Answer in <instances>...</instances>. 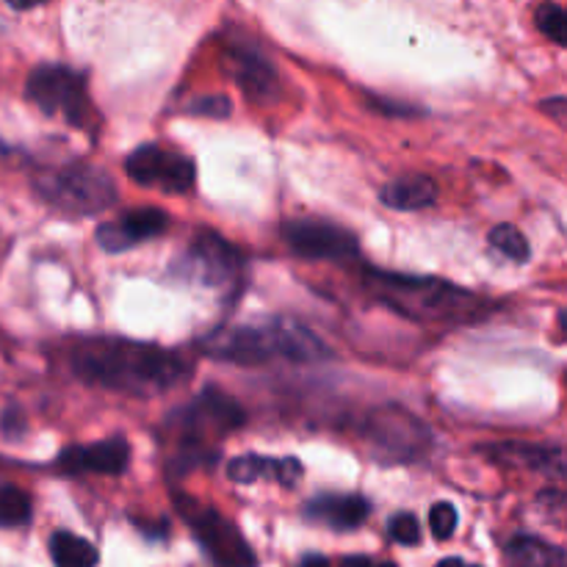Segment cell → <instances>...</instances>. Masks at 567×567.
I'll return each instance as SVG.
<instances>
[{
	"label": "cell",
	"mask_w": 567,
	"mask_h": 567,
	"mask_svg": "<svg viewBox=\"0 0 567 567\" xmlns=\"http://www.w3.org/2000/svg\"><path fill=\"white\" fill-rule=\"evenodd\" d=\"M70 369L86 385L127 396H158L194 374L186 354L131 338H83L72 347Z\"/></svg>",
	"instance_id": "6da1fadb"
},
{
	"label": "cell",
	"mask_w": 567,
	"mask_h": 567,
	"mask_svg": "<svg viewBox=\"0 0 567 567\" xmlns=\"http://www.w3.org/2000/svg\"><path fill=\"white\" fill-rule=\"evenodd\" d=\"M199 347L208 358L236 365L316 363V360L330 358V349L313 330L288 319L221 327L203 338Z\"/></svg>",
	"instance_id": "7a4b0ae2"
},
{
	"label": "cell",
	"mask_w": 567,
	"mask_h": 567,
	"mask_svg": "<svg viewBox=\"0 0 567 567\" xmlns=\"http://www.w3.org/2000/svg\"><path fill=\"white\" fill-rule=\"evenodd\" d=\"M247 415L244 408L216 388H205L203 393L177 408L166 419V437L175 446L169 460V471L175 476L197 471L199 465H214L219 457V443L230 432L241 430Z\"/></svg>",
	"instance_id": "3957f363"
},
{
	"label": "cell",
	"mask_w": 567,
	"mask_h": 567,
	"mask_svg": "<svg viewBox=\"0 0 567 567\" xmlns=\"http://www.w3.org/2000/svg\"><path fill=\"white\" fill-rule=\"evenodd\" d=\"M365 282L385 299L393 310L419 321H465L480 313V299L449 280L435 277H408L396 271H365Z\"/></svg>",
	"instance_id": "277c9868"
},
{
	"label": "cell",
	"mask_w": 567,
	"mask_h": 567,
	"mask_svg": "<svg viewBox=\"0 0 567 567\" xmlns=\"http://www.w3.org/2000/svg\"><path fill=\"white\" fill-rule=\"evenodd\" d=\"M37 194L66 216H97L116 203V183L94 164H66L42 172L33 181Z\"/></svg>",
	"instance_id": "5b68a950"
},
{
	"label": "cell",
	"mask_w": 567,
	"mask_h": 567,
	"mask_svg": "<svg viewBox=\"0 0 567 567\" xmlns=\"http://www.w3.org/2000/svg\"><path fill=\"white\" fill-rule=\"evenodd\" d=\"M25 97L37 105L42 114L61 116L72 127L92 125V100H89L86 78L78 70L64 64H39L28 75Z\"/></svg>",
	"instance_id": "8992f818"
},
{
	"label": "cell",
	"mask_w": 567,
	"mask_h": 567,
	"mask_svg": "<svg viewBox=\"0 0 567 567\" xmlns=\"http://www.w3.org/2000/svg\"><path fill=\"white\" fill-rule=\"evenodd\" d=\"M175 507L183 515V520L192 526L194 537L216 567H258L249 543L219 509L208 507L192 496H183V493H175Z\"/></svg>",
	"instance_id": "52a82bcc"
},
{
	"label": "cell",
	"mask_w": 567,
	"mask_h": 567,
	"mask_svg": "<svg viewBox=\"0 0 567 567\" xmlns=\"http://www.w3.org/2000/svg\"><path fill=\"white\" fill-rule=\"evenodd\" d=\"M363 441L385 463H415L432 449V435L402 408H380L365 419Z\"/></svg>",
	"instance_id": "ba28073f"
},
{
	"label": "cell",
	"mask_w": 567,
	"mask_h": 567,
	"mask_svg": "<svg viewBox=\"0 0 567 567\" xmlns=\"http://www.w3.org/2000/svg\"><path fill=\"white\" fill-rule=\"evenodd\" d=\"M244 255L225 236L199 230L177 258L175 275L210 288H236L244 277Z\"/></svg>",
	"instance_id": "9c48e42d"
},
{
	"label": "cell",
	"mask_w": 567,
	"mask_h": 567,
	"mask_svg": "<svg viewBox=\"0 0 567 567\" xmlns=\"http://www.w3.org/2000/svg\"><path fill=\"white\" fill-rule=\"evenodd\" d=\"M125 172L133 183L144 188H158L164 194H186L197 183V166L188 155L166 150L161 144H142L125 158Z\"/></svg>",
	"instance_id": "30bf717a"
},
{
	"label": "cell",
	"mask_w": 567,
	"mask_h": 567,
	"mask_svg": "<svg viewBox=\"0 0 567 567\" xmlns=\"http://www.w3.org/2000/svg\"><path fill=\"white\" fill-rule=\"evenodd\" d=\"M286 247L305 260H352L360 247L347 227L321 219H293L280 227Z\"/></svg>",
	"instance_id": "8fae6325"
},
{
	"label": "cell",
	"mask_w": 567,
	"mask_h": 567,
	"mask_svg": "<svg viewBox=\"0 0 567 567\" xmlns=\"http://www.w3.org/2000/svg\"><path fill=\"white\" fill-rule=\"evenodd\" d=\"M131 465V443L127 437L116 435L109 441L89 443V446H70L59 454L55 468L61 474H103V476H120L125 474Z\"/></svg>",
	"instance_id": "7c38bea8"
},
{
	"label": "cell",
	"mask_w": 567,
	"mask_h": 567,
	"mask_svg": "<svg viewBox=\"0 0 567 567\" xmlns=\"http://www.w3.org/2000/svg\"><path fill=\"white\" fill-rule=\"evenodd\" d=\"M169 227V216L161 208H133L114 221L97 227V244L105 252H125L150 238L161 236Z\"/></svg>",
	"instance_id": "4fadbf2b"
},
{
	"label": "cell",
	"mask_w": 567,
	"mask_h": 567,
	"mask_svg": "<svg viewBox=\"0 0 567 567\" xmlns=\"http://www.w3.org/2000/svg\"><path fill=\"white\" fill-rule=\"evenodd\" d=\"M227 72L241 86L249 100H269L277 94V70L258 48L244 42H230L225 53Z\"/></svg>",
	"instance_id": "5bb4252c"
},
{
	"label": "cell",
	"mask_w": 567,
	"mask_h": 567,
	"mask_svg": "<svg viewBox=\"0 0 567 567\" xmlns=\"http://www.w3.org/2000/svg\"><path fill=\"white\" fill-rule=\"evenodd\" d=\"M305 474L302 463L297 457H264V454H241V457L230 460L227 465V476L236 485H255L260 480H269L275 485L293 487L299 476Z\"/></svg>",
	"instance_id": "9a60e30c"
},
{
	"label": "cell",
	"mask_w": 567,
	"mask_h": 567,
	"mask_svg": "<svg viewBox=\"0 0 567 567\" xmlns=\"http://www.w3.org/2000/svg\"><path fill=\"white\" fill-rule=\"evenodd\" d=\"M371 504L363 496H343V493H327V496L310 498L305 507V518L324 524L336 532H352L363 526L369 518Z\"/></svg>",
	"instance_id": "2e32d148"
},
{
	"label": "cell",
	"mask_w": 567,
	"mask_h": 567,
	"mask_svg": "<svg viewBox=\"0 0 567 567\" xmlns=\"http://www.w3.org/2000/svg\"><path fill=\"white\" fill-rule=\"evenodd\" d=\"M380 199L393 210H426L437 203V183L421 172H408L388 181Z\"/></svg>",
	"instance_id": "e0dca14e"
},
{
	"label": "cell",
	"mask_w": 567,
	"mask_h": 567,
	"mask_svg": "<svg viewBox=\"0 0 567 567\" xmlns=\"http://www.w3.org/2000/svg\"><path fill=\"white\" fill-rule=\"evenodd\" d=\"M507 567H565V551L537 537H515L507 546Z\"/></svg>",
	"instance_id": "ac0fdd59"
},
{
	"label": "cell",
	"mask_w": 567,
	"mask_h": 567,
	"mask_svg": "<svg viewBox=\"0 0 567 567\" xmlns=\"http://www.w3.org/2000/svg\"><path fill=\"white\" fill-rule=\"evenodd\" d=\"M50 557L55 567H97L100 563L97 548L72 532H55L50 537Z\"/></svg>",
	"instance_id": "d6986e66"
},
{
	"label": "cell",
	"mask_w": 567,
	"mask_h": 567,
	"mask_svg": "<svg viewBox=\"0 0 567 567\" xmlns=\"http://www.w3.org/2000/svg\"><path fill=\"white\" fill-rule=\"evenodd\" d=\"M498 457H507L509 463L526 465V468L546 471V474H565V460L559 449L551 446H524V443H509V446L496 449Z\"/></svg>",
	"instance_id": "ffe728a7"
},
{
	"label": "cell",
	"mask_w": 567,
	"mask_h": 567,
	"mask_svg": "<svg viewBox=\"0 0 567 567\" xmlns=\"http://www.w3.org/2000/svg\"><path fill=\"white\" fill-rule=\"evenodd\" d=\"M31 496L22 487L0 482V526L3 529L25 526L31 520Z\"/></svg>",
	"instance_id": "44dd1931"
},
{
	"label": "cell",
	"mask_w": 567,
	"mask_h": 567,
	"mask_svg": "<svg viewBox=\"0 0 567 567\" xmlns=\"http://www.w3.org/2000/svg\"><path fill=\"white\" fill-rule=\"evenodd\" d=\"M491 247L498 249L504 258L526 264L529 260V241L515 225H496L491 230Z\"/></svg>",
	"instance_id": "7402d4cb"
},
{
	"label": "cell",
	"mask_w": 567,
	"mask_h": 567,
	"mask_svg": "<svg viewBox=\"0 0 567 567\" xmlns=\"http://www.w3.org/2000/svg\"><path fill=\"white\" fill-rule=\"evenodd\" d=\"M537 28L551 39L554 44H565L567 37V17L559 3H543L537 9Z\"/></svg>",
	"instance_id": "603a6c76"
},
{
	"label": "cell",
	"mask_w": 567,
	"mask_h": 567,
	"mask_svg": "<svg viewBox=\"0 0 567 567\" xmlns=\"http://www.w3.org/2000/svg\"><path fill=\"white\" fill-rule=\"evenodd\" d=\"M388 535H391L393 543L399 546H415L421 540V526L415 520V515L410 513H399L393 515L391 524H388Z\"/></svg>",
	"instance_id": "cb8c5ba5"
},
{
	"label": "cell",
	"mask_w": 567,
	"mask_h": 567,
	"mask_svg": "<svg viewBox=\"0 0 567 567\" xmlns=\"http://www.w3.org/2000/svg\"><path fill=\"white\" fill-rule=\"evenodd\" d=\"M430 529L437 540H449V537L457 532V509L449 502L435 504V507L430 509Z\"/></svg>",
	"instance_id": "d4e9b609"
},
{
	"label": "cell",
	"mask_w": 567,
	"mask_h": 567,
	"mask_svg": "<svg viewBox=\"0 0 567 567\" xmlns=\"http://www.w3.org/2000/svg\"><path fill=\"white\" fill-rule=\"evenodd\" d=\"M230 97H225V94H216V97H199V100H192L186 109V114H194V116H214V120H221V116L230 114Z\"/></svg>",
	"instance_id": "484cf974"
},
{
	"label": "cell",
	"mask_w": 567,
	"mask_h": 567,
	"mask_svg": "<svg viewBox=\"0 0 567 567\" xmlns=\"http://www.w3.org/2000/svg\"><path fill=\"white\" fill-rule=\"evenodd\" d=\"M543 109L546 111H551L554 116H557V122L559 125H565V97H554V100H548V103H543Z\"/></svg>",
	"instance_id": "4316f807"
},
{
	"label": "cell",
	"mask_w": 567,
	"mask_h": 567,
	"mask_svg": "<svg viewBox=\"0 0 567 567\" xmlns=\"http://www.w3.org/2000/svg\"><path fill=\"white\" fill-rule=\"evenodd\" d=\"M6 3L17 11H28V9H37V6L48 3V0H6Z\"/></svg>",
	"instance_id": "83f0119b"
},
{
	"label": "cell",
	"mask_w": 567,
	"mask_h": 567,
	"mask_svg": "<svg viewBox=\"0 0 567 567\" xmlns=\"http://www.w3.org/2000/svg\"><path fill=\"white\" fill-rule=\"evenodd\" d=\"M341 567H374V563L369 557H363V554H354V557L343 559Z\"/></svg>",
	"instance_id": "f1b7e54d"
},
{
	"label": "cell",
	"mask_w": 567,
	"mask_h": 567,
	"mask_svg": "<svg viewBox=\"0 0 567 567\" xmlns=\"http://www.w3.org/2000/svg\"><path fill=\"white\" fill-rule=\"evenodd\" d=\"M297 567H330V563H327L324 557H319V554H310V557H305Z\"/></svg>",
	"instance_id": "f546056e"
},
{
	"label": "cell",
	"mask_w": 567,
	"mask_h": 567,
	"mask_svg": "<svg viewBox=\"0 0 567 567\" xmlns=\"http://www.w3.org/2000/svg\"><path fill=\"white\" fill-rule=\"evenodd\" d=\"M435 567H468L463 563V559H457V557H449V559H443V563H437Z\"/></svg>",
	"instance_id": "4dcf8cb0"
},
{
	"label": "cell",
	"mask_w": 567,
	"mask_h": 567,
	"mask_svg": "<svg viewBox=\"0 0 567 567\" xmlns=\"http://www.w3.org/2000/svg\"><path fill=\"white\" fill-rule=\"evenodd\" d=\"M380 567H396V565H393V563H382Z\"/></svg>",
	"instance_id": "1f68e13d"
},
{
	"label": "cell",
	"mask_w": 567,
	"mask_h": 567,
	"mask_svg": "<svg viewBox=\"0 0 567 567\" xmlns=\"http://www.w3.org/2000/svg\"><path fill=\"white\" fill-rule=\"evenodd\" d=\"M468 567H474V565H468Z\"/></svg>",
	"instance_id": "d6a6232c"
}]
</instances>
